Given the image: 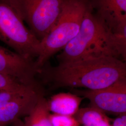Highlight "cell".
I'll return each instance as SVG.
<instances>
[{"instance_id":"cell-1","label":"cell","mask_w":126,"mask_h":126,"mask_svg":"<svg viewBox=\"0 0 126 126\" xmlns=\"http://www.w3.org/2000/svg\"><path fill=\"white\" fill-rule=\"evenodd\" d=\"M38 77L53 88L99 90L126 79V64L112 57H89L59 63L55 67L46 63L39 69Z\"/></svg>"},{"instance_id":"cell-2","label":"cell","mask_w":126,"mask_h":126,"mask_svg":"<svg viewBox=\"0 0 126 126\" xmlns=\"http://www.w3.org/2000/svg\"><path fill=\"white\" fill-rule=\"evenodd\" d=\"M108 56L126 61V37L115 34L94 13L87 10L76 36L57 56L59 63L89 57Z\"/></svg>"},{"instance_id":"cell-3","label":"cell","mask_w":126,"mask_h":126,"mask_svg":"<svg viewBox=\"0 0 126 126\" xmlns=\"http://www.w3.org/2000/svg\"><path fill=\"white\" fill-rule=\"evenodd\" d=\"M90 6L89 0H68L55 26L40 41V52L35 60L39 69L76 36L85 14Z\"/></svg>"},{"instance_id":"cell-4","label":"cell","mask_w":126,"mask_h":126,"mask_svg":"<svg viewBox=\"0 0 126 126\" xmlns=\"http://www.w3.org/2000/svg\"><path fill=\"white\" fill-rule=\"evenodd\" d=\"M0 41L26 59L36 60L40 41L24 24L9 0H0Z\"/></svg>"},{"instance_id":"cell-5","label":"cell","mask_w":126,"mask_h":126,"mask_svg":"<svg viewBox=\"0 0 126 126\" xmlns=\"http://www.w3.org/2000/svg\"><path fill=\"white\" fill-rule=\"evenodd\" d=\"M39 41L53 28L68 0H9Z\"/></svg>"},{"instance_id":"cell-6","label":"cell","mask_w":126,"mask_h":126,"mask_svg":"<svg viewBox=\"0 0 126 126\" xmlns=\"http://www.w3.org/2000/svg\"><path fill=\"white\" fill-rule=\"evenodd\" d=\"M44 96L45 90L42 85L0 90V126H10L28 116Z\"/></svg>"},{"instance_id":"cell-7","label":"cell","mask_w":126,"mask_h":126,"mask_svg":"<svg viewBox=\"0 0 126 126\" xmlns=\"http://www.w3.org/2000/svg\"><path fill=\"white\" fill-rule=\"evenodd\" d=\"M75 94L87 99L91 107L106 114H126V79L99 90L75 91Z\"/></svg>"},{"instance_id":"cell-8","label":"cell","mask_w":126,"mask_h":126,"mask_svg":"<svg viewBox=\"0 0 126 126\" xmlns=\"http://www.w3.org/2000/svg\"><path fill=\"white\" fill-rule=\"evenodd\" d=\"M39 71L35 60L25 58L0 46V72L26 85L37 86L42 85L37 79Z\"/></svg>"},{"instance_id":"cell-9","label":"cell","mask_w":126,"mask_h":126,"mask_svg":"<svg viewBox=\"0 0 126 126\" xmlns=\"http://www.w3.org/2000/svg\"><path fill=\"white\" fill-rule=\"evenodd\" d=\"M95 14L113 33H126V0H89Z\"/></svg>"},{"instance_id":"cell-10","label":"cell","mask_w":126,"mask_h":126,"mask_svg":"<svg viewBox=\"0 0 126 126\" xmlns=\"http://www.w3.org/2000/svg\"><path fill=\"white\" fill-rule=\"evenodd\" d=\"M84 98L70 93H60L47 99L50 113L59 115L74 116L79 109Z\"/></svg>"},{"instance_id":"cell-11","label":"cell","mask_w":126,"mask_h":126,"mask_svg":"<svg viewBox=\"0 0 126 126\" xmlns=\"http://www.w3.org/2000/svg\"><path fill=\"white\" fill-rule=\"evenodd\" d=\"M74 117L84 126H112L106 113L91 106L79 108Z\"/></svg>"},{"instance_id":"cell-12","label":"cell","mask_w":126,"mask_h":126,"mask_svg":"<svg viewBox=\"0 0 126 126\" xmlns=\"http://www.w3.org/2000/svg\"><path fill=\"white\" fill-rule=\"evenodd\" d=\"M50 114L47 99L43 96L32 112L25 117L23 126H52Z\"/></svg>"},{"instance_id":"cell-13","label":"cell","mask_w":126,"mask_h":126,"mask_svg":"<svg viewBox=\"0 0 126 126\" xmlns=\"http://www.w3.org/2000/svg\"><path fill=\"white\" fill-rule=\"evenodd\" d=\"M50 120L52 126H80V124L74 116L51 113Z\"/></svg>"},{"instance_id":"cell-14","label":"cell","mask_w":126,"mask_h":126,"mask_svg":"<svg viewBox=\"0 0 126 126\" xmlns=\"http://www.w3.org/2000/svg\"><path fill=\"white\" fill-rule=\"evenodd\" d=\"M26 86L28 85L23 84L12 77L0 72V90L16 89Z\"/></svg>"},{"instance_id":"cell-15","label":"cell","mask_w":126,"mask_h":126,"mask_svg":"<svg viewBox=\"0 0 126 126\" xmlns=\"http://www.w3.org/2000/svg\"><path fill=\"white\" fill-rule=\"evenodd\" d=\"M112 126H126V114L118 116L114 119Z\"/></svg>"},{"instance_id":"cell-16","label":"cell","mask_w":126,"mask_h":126,"mask_svg":"<svg viewBox=\"0 0 126 126\" xmlns=\"http://www.w3.org/2000/svg\"><path fill=\"white\" fill-rule=\"evenodd\" d=\"M23 122L21 119L18 120L11 124L10 126H23Z\"/></svg>"}]
</instances>
